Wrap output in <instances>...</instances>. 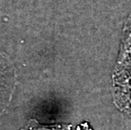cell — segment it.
Segmentation results:
<instances>
[{
	"label": "cell",
	"instance_id": "4",
	"mask_svg": "<svg viewBox=\"0 0 131 130\" xmlns=\"http://www.w3.org/2000/svg\"><path fill=\"white\" fill-rule=\"evenodd\" d=\"M76 130H77V129H76Z\"/></svg>",
	"mask_w": 131,
	"mask_h": 130
},
{
	"label": "cell",
	"instance_id": "2",
	"mask_svg": "<svg viewBox=\"0 0 131 130\" xmlns=\"http://www.w3.org/2000/svg\"><path fill=\"white\" fill-rule=\"evenodd\" d=\"M71 127L70 126H62L60 128H41L38 130H70Z\"/></svg>",
	"mask_w": 131,
	"mask_h": 130
},
{
	"label": "cell",
	"instance_id": "3",
	"mask_svg": "<svg viewBox=\"0 0 131 130\" xmlns=\"http://www.w3.org/2000/svg\"><path fill=\"white\" fill-rule=\"evenodd\" d=\"M80 128H81L80 130H92L90 128V127H89V125L86 123L81 124V126H80Z\"/></svg>",
	"mask_w": 131,
	"mask_h": 130
},
{
	"label": "cell",
	"instance_id": "1",
	"mask_svg": "<svg viewBox=\"0 0 131 130\" xmlns=\"http://www.w3.org/2000/svg\"><path fill=\"white\" fill-rule=\"evenodd\" d=\"M131 63V13L125 23L118 66Z\"/></svg>",
	"mask_w": 131,
	"mask_h": 130
}]
</instances>
